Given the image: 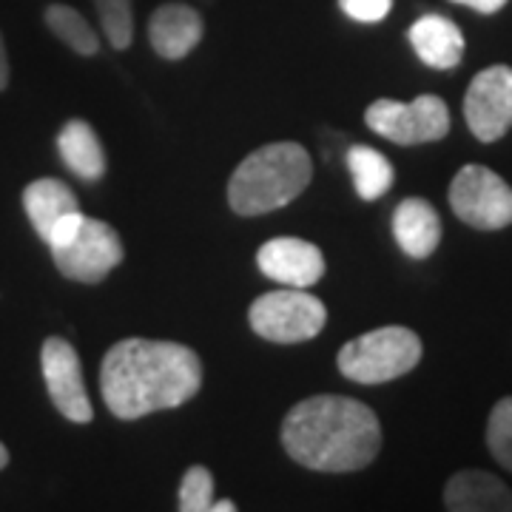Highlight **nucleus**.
<instances>
[{"instance_id":"1","label":"nucleus","mask_w":512,"mask_h":512,"mask_svg":"<svg viewBox=\"0 0 512 512\" xmlns=\"http://www.w3.org/2000/svg\"><path fill=\"white\" fill-rule=\"evenodd\" d=\"M200 356L180 342L123 339L100 367V390L117 419H140L174 410L200 393Z\"/></svg>"},{"instance_id":"2","label":"nucleus","mask_w":512,"mask_h":512,"mask_svg":"<svg viewBox=\"0 0 512 512\" xmlns=\"http://www.w3.org/2000/svg\"><path fill=\"white\" fill-rule=\"evenodd\" d=\"M288 456L316 473H356L382 450V424L365 402L348 396H313L282 421Z\"/></svg>"},{"instance_id":"3","label":"nucleus","mask_w":512,"mask_h":512,"mask_svg":"<svg viewBox=\"0 0 512 512\" xmlns=\"http://www.w3.org/2000/svg\"><path fill=\"white\" fill-rule=\"evenodd\" d=\"M313 163L299 143H271L251 151L228 183V202L242 217H259L293 202L311 183Z\"/></svg>"},{"instance_id":"4","label":"nucleus","mask_w":512,"mask_h":512,"mask_svg":"<svg viewBox=\"0 0 512 512\" xmlns=\"http://www.w3.org/2000/svg\"><path fill=\"white\" fill-rule=\"evenodd\" d=\"M421 339L410 328L387 325L350 339L339 350L336 365L356 384H384L410 373L421 362Z\"/></svg>"},{"instance_id":"5","label":"nucleus","mask_w":512,"mask_h":512,"mask_svg":"<svg viewBox=\"0 0 512 512\" xmlns=\"http://www.w3.org/2000/svg\"><path fill=\"white\" fill-rule=\"evenodd\" d=\"M251 328L256 336L276 345H296L319 336L328 322V308L308 288H282L262 293L251 305Z\"/></svg>"},{"instance_id":"6","label":"nucleus","mask_w":512,"mask_h":512,"mask_svg":"<svg viewBox=\"0 0 512 512\" xmlns=\"http://www.w3.org/2000/svg\"><path fill=\"white\" fill-rule=\"evenodd\" d=\"M365 123L379 137L399 146L436 143L450 131V109L436 94H421L413 103L376 100L365 111Z\"/></svg>"},{"instance_id":"7","label":"nucleus","mask_w":512,"mask_h":512,"mask_svg":"<svg viewBox=\"0 0 512 512\" xmlns=\"http://www.w3.org/2000/svg\"><path fill=\"white\" fill-rule=\"evenodd\" d=\"M450 208L478 231L512 225V188L487 165H464L450 183Z\"/></svg>"},{"instance_id":"8","label":"nucleus","mask_w":512,"mask_h":512,"mask_svg":"<svg viewBox=\"0 0 512 512\" xmlns=\"http://www.w3.org/2000/svg\"><path fill=\"white\" fill-rule=\"evenodd\" d=\"M123 242L109 222L83 217L77 234L66 245L52 248L57 271L74 282H103L123 262Z\"/></svg>"},{"instance_id":"9","label":"nucleus","mask_w":512,"mask_h":512,"mask_svg":"<svg viewBox=\"0 0 512 512\" xmlns=\"http://www.w3.org/2000/svg\"><path fill=\"white\" fill-rule=\"evenodd\" d=\"M467 126L481 143H495L512 128V69L490 66L473 77L464 97Z\"/></svg>"},{"instance_id":"10","label":"nucleus","mask_w":512,"mask_h":512,"mask_svg":"<svg viewBox=\"0 0 512 512\" xmlns=\"http://www.w3.org/2000/svg\"><path fill=\"white\" fill-rule=\"evenodd\" d=\"M40 367H43L49 399L57 410L74 424H89L94 410L92 402H89V393H86L77 350L66 339L49 336L43 342V350H40Z\"/></svg>"},{"instance_id":"11","label":"nucleus","mask_w":512,"mask_h":512,"mask_svg":"<svg viewBox=\"0 0 512 512\" xmlns=\"http://www.w3.org/2000/svg\"><path fill=\"white\" fill-rule=\"evenodd\" d=\"M256 265L282 288H311L325 274L322 251L308 239L296 237L268 239L256 251Z\"/></svg>"},{"instance_id":"12","label":"nucleus","mask_w":512,"mask_h":512,"mask_svg":"<svg viewBox=\"0 0 512 512\" xmlns=\"http://www.w3.org/2000/svg\"><path fill=\"white\" fill-rule=\"evenodd\" d=\"M444 507L453 512H512V490L484 470H461L444 487Z\"/></svg>"},{"instance_id":"13","label":"nucleus","mask_w":512,"mask_h":512,"mask_svg":"<svg viewBox=\"0 0 512 512\" xmlns=\"http://www.w3.org/2000/svg\"><path fill=\"white\" fill-rule=\"evenodd\" d=\"M148 37L154 52L165 60H183L202 40V18L191 6L168 3L154 12L148 23Z\"/></svg>"},{"instance_id":"14","label":"nucleus","mask_w":512,"mask_h":512,"mask_svg":"<svg viewBox=\"0 0 512 512\" xmlns=\"http://www.w3.org/2000/svg\"><path fill=\"white\" fill-rule=\"evenodd\" d=\"M410 46L430 69H456L464 57V35L456 23L441 15H424L410 26Z\"/></svg>"},{"instance_id":"15","label":"nucleus","mask_w":512,"mask_h":512,"mask_svg":"<svg viewBox=\"0 0 512 512\" xmlns=\"http://www.w3.org/2000/svg\"><path fill=\"white\" fill-rule=\"evenodd\" d=\"M393 237L407 256L427 259L441 242V220L436 208L419 197L399 202V208L393 211Z\"/></svg>"},{"instance_id":"16","label":"nucleus","mask_w":512,"mask_h":512,"mask_svg":"<svg viewBox=\"0 0 512 512\" xmlns=\"http://www.w3.org/2000/svg\"><path fill=\"white\" fill-rule=\"evenodd\" d=\"M23 208H26V217H29L32 228L37 231V237L43 239V242L49 239L52 228L66 214L80 211L72 188L66 183H60V180H52V177H43V180H35V183L26 185Z\"/></svg>"},{"instance_id":"17","label":"nucleus","mask_w":512,"mask_h":512,"mask_svg":"<svg viewBox=\"0 0 512 512\" xmlns=\"http://www.w3.org/2000/svg\"><path fill=\"white\" fill-rule=\"evenodd\" d=\"M57 151L66 168L86 183H97L106 174V151L100 137L83 120H69L57 134Z\"/></svg>"},{"instance_id":"18","label":"nucleus","mask_w":512,"mask_h":512,"mask_svg":"<svg viewBox=\"0 0 512 512\" xmlns=\"http://www.w3.org/2000/svg\"><path fill=\"white\" fill-rule=\"evenodd\" d=\"M348 171L356 185L359 200L373 202L384 197L390 191V185L396 180V171L390 160L384 157L382 151L370 146H353L348 151Z\"/></svg>"},{"instance_id":"19","label":"nucleus","mask_w":512,"mask_h":512,"mask_svg":"<svg viewBox=\"0 0 512 512\" xmlns=\"http://www.w3.org/2000/svg\"><path fill=\"white\" fill-rule=\"evenodd\" d=\"M46 23L69 49H74L77 55H97L100 40L94 35V29L86 23V18L80 12H74L72 6L55 3L46 9Z\"/></svg>"},{"instance_id":"20","label":"nucleus","mask_w":512,"mask_h":512,"mask_svg":"<svg viewBox=\"0 0 512 512\" xmlns=\"http://www.w3.org/2000/svg\"><path fill=\"white\" fill-rule=\"evenodd\" d=\"M103 32L114 49H128L134 40V12L131 0H94Z\"/></svg>"},{"instance_id":"21","label":"nucleus","mask_w":512,"mask_h":512,"mask_svg":"<svg viewBox=\"0 0 512 512\" xmlns=\"http://www.w3.org/2000/svg\"><path fill=\"white\" fill-rule=\"evenodd\" d=\"M487 447L493 458L512 473V396L495 404L487 421Z\"/></svg>"},{"instance_id":"22","label":"nucleus","mask_w":512,"mask_h":512,"mask_svg":"<svg viewBox=\"0 0 512 512\" xmlns=\"http://www.w3.org/2000/svg\"><path fill=\"white\" fill-rule=\"evenodd\" d=\"M214 501V478L205 467H191L180 484V510L183 512H205Z\"/></svg>"},{"instance_id":"23","label":"nucleus","mask_w":512,"mask_h":512,"mask_svg":"<svg viewBox=\"0 0 512 512\" xmlns=\"http://www.w3.org/2000/svg\"><path fill=\"white\" fill-rule=\"evenodd\" d=\"M339 6L356 23H379L390 15L393 0H339Z\"/></svg>"},{"instance_id":"24","label":"nucleus","mask_w":512,"mask_h":512,"mask_svg":"<svg viewBox=\"0 0 512 512\" xmlns=\"http://www.w3.org/2000/svg\"><path fill=\"white\" fill-rule=\"evenodd\" d=\"M453 3L470 6V9H476V12H481V15H495L498 9H504V3H507V0H453Z\"/></svg>"},{"instance_id":"25","label":"nucleus","mask_w":512,"mask_h":512,"mask_svg":"<svg viewBox=\"0 0 512 512\" xmlns=\"http://www.w3.org/2000/svg\"><path fill=\"white\" fill-rule=\"evenodd\" d=\"M9 86V57H6V46H3V37H0V92Z\"/></svg>"},{"instance_id":"26","label":"nucleus","mask_w":512,"mask_h":512,"mask_svg":"<svg viewBox=\"0 0 512 512\" xmlns=\"http://www.w3.org/2000/svg\"><path fill=\"white\" fill-rule=\"evenodd\" d=\"M237 510V504L234 501H211V507L208 512H234Z\"/></svg>"},{"instance_id":"27","label":"nucleus","mask_w":512,"mask_h":512,"mask_svg":"<svg viewBox=\"0 0 512 512\" xmlns=\"http://www.w3.org/2000/svg\"><path fill=\"white\" fill-rule=\"evenodd\" d=\"M6 464H9V450H6V447L0 444V470H3Z\"/></svg>"}]
</instances>
